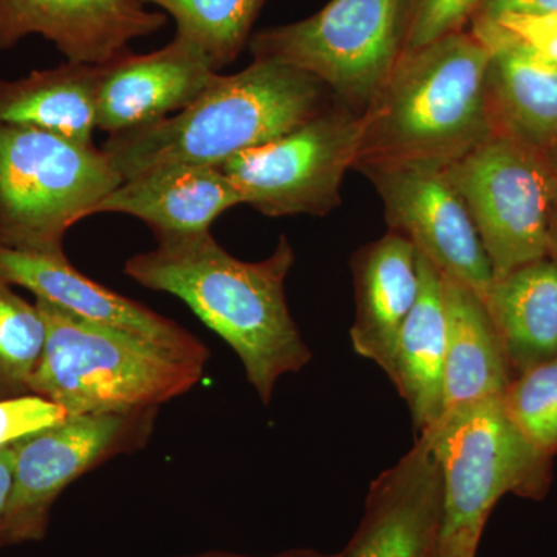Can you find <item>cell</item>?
<instances>
[{
	"mask_svg": "<svg viewBox=\"0 0 557 557\" xmlns=\"http://www.w3.org/2000/svg\"><path fill=\"white\" fill-rule=\"evenodd\" d=\"M490 21L507 28L542 57L557 62V11L545 14H504Z\"/></svg>",
	"mask_w": 557,
	"mask_h": 557,
	"instance_id": "83f0119b",
	"label": "cell"
},
{
	"mask_svg": "<svg viewBox=\"0 0 557 557\" xmlns=\"http://www.w3.org/2000/svg\"><path fill=\"white\" fill-rule=\"evenodd\" d=\"M443 475L428 432L370 485L364 516L347 547L330 557H438Z\"/></svg>",
	"mask_w": 557,
	"mask_h": 557,
	"instance_id": "7c38bea8",
	"label": "cell"
},
{
	"mask_svg": "<svg viewBox=\"0 0 557 557\" xmlns=\"http://www.w3.org/2000/svg\"><path fill=\"white\" fill-rule=\"evenodd\" d=\"M242 205L239 190L220 168L170 164L121 182L95 214H126L157 234L211 231L223 212Z\"/></svg>",
	"mask_w": 557,
	"mask_h": 557,
	"instance_id": "e0dca14e",
	"label": "cell"
},
{
	"mask_svg": "<svg viewBox=\"0 0 557 557\" xmlns=\"http://www.w3.org/2000/svg\"><path fill=\"white\" fill-rule=\"evenodd\" d=\"M172 557H255V556L237 555V553L220 552V549H209V552L197 553V555H183V556H172ZM267 557H330V555H322V553L317 552V549L299 548V549H289V552L281 553V555L267 556Z\"/></svg>",
	"mask_w": 557,
	"mask_h": 557,
	"instance_id": "4dcf8cb0",
	"label": "cell"
},
{
	"mask_svg": "<svg viewBox=\"0 0 557 557\" xmlns=\"http://www.w3.org/2000/svg\"><path fill=\"white\" fill-rule=\"evenodd\" d=\"M445 172L478 230L494 281L548 258L557 172L547 153L494 134Z\"/></svg>",
	"mask_w": 557,
	"mask_h": 557,
	"instance_id": "ba28073f",
	"label": "cell"
},
{
	"mask_svg": "<svg viewBox=\"0 0 557 557\" xmlns=\"http://www.w3.org/2000/svg\"><path fill=\"white\" fill-rule=\"evenodd\" d=\"M483 0H405L401 53L461 32Z\"/></svg>",
	"mask_w": 557,
	"mask_h": 557,
	"instance_id": "484cf974",
	"label": "cell"
},
{
	"mask_svg": "<svg viewBox=\"0 0 557 557\" xmlns=\"http://www.w3.org/2000/svg\"><path fill=\"white\" fill-rule=\"evenodd\" d=\"M218 73L199 49L175 36L152 53L124 51L100 65L97 129L113 135L168 119L196 101Z\"/></svg>",
	"mask_w": 557,
	"mask_h": 557,
	"instance_id": "5bb4252c",
	"label": "cell"
},
{
	"mask_svg": "<svg viewBox=\"0 0 557 557\" xmlns=\"http://www.w3.org/2000/svg\"><path fill=\"white\" fill-rule=\"evenodd\" d=\"M46 339V321L36 304L22 299L0 281V399L32 395Z\"/></svg>",
	"mask_w": 557,
	"mask_h": 557,
	"instance_id": "cb8c5ba5",
	"label": "cell"
},
{
	"mask_svg": "<svg viewBox=\"0 0 557 557\" xmlns=\"http://www.w3.org/2000/svg\"><path fill=\"white\" fill-rule=\"evenodd\" d=\"M357 317L351 344L388 373L395 344L420 292L418 251L395 231L359 249L354 258Z\"/></svg>",
	"mask_w": 557,
	"mask_h": 557,
	"instance_id": "ac0fdd59",
	"label": "cell"
},
{
	"mask_svg": "<svg viewBox=\"0 0 557 557\" xmlns=\"http://www.w3.org/2000/svg\"><path fill=\"white\" fill-rule=\"evenodd\" d=\"M121 182L97 146L0 124V249L62 258L67 231Z\"/></svg>",
	"mask_w": 557,
	"mask_h": 557,
	"instance_id": "8992f818",
	"label": "cell"
},
{
	"mask_svg": "<svg viewBox=\"0 0 557 557\" xmlns=\"http://www.w3.org/2000/svg\"><path fill=\"white\" fill-rule=\"evenodd\" d=\"M502 406L523 438L549 458L557 454V358L512 379Z\"/></svg>",
	"mask_w": 557,
	"mask_h": 557,
	"instance_id": "d4e9b609",
	"label": "cell"
},
{
	"mask_svg": "<svg viewBox=\"0 0 557 557\" xmlns=\"http://www.w3.org/2000/svg\"><path fill=\"white\" fill-rule=\"evenodd\" d=\"M379 189L388 228L412 242L440 273L485 299L493 269L463 200L445 168L398 164L362 170Z\"/></svg>",
	"mask_w": 557,
	"mask_h": 557,
	"instance_id": "8fae6325",
	"label": "cell"
},
{
	"mask_svg": "<svg viewBox=\"0 0 557 557\" xmlns=\"http://www.w3.org/2000/svg\"><path fill=\"white\" fill-rule=\"evenodd\" d=\"M166 21V14L141 0H0V50L39 35L67 62L102 65Z\"/></svg>",
	"mask_w": 557,
	"mask_h": 557,
	"instance_id": "4fadbf2b",
	"label": "cell"
},
{
	"mask_svg": "<svg viewBox=\"0 0 557 557\" xmlns=\"http://www.w3.org/2000/svg\"><path fill=\"white\" fill-rule=\"evenodd\" d=\"M547 157H548L549 163H552V166L555 168V171L557 172V141H556V145L553 146V148L548 150Z\"/></svg>",
	"mask_w": 557,
	"mask_h": 557,
	"instance_id": "d6a6232c",
	"label": "cell"
},
{
	"mask_svg": "<svg viewBox=\"0 0 557 557\" xmlns=\"http://www.w3.org/2000/svg\"><path fill=\"white\" fill-rule=\"evenodd\" d=\"M548 258L557 265V185L553 196L552 212H549Z\"/></svg>",
	"mask_w": 557,
	"mask_h": 557,
	"instance_id": "1f68e13d",
	"label": "cell"
},
{
	"mask_svg": "<svg viewBox=\"0 0 557 557\" xmlns=\"http://www.w3.org/2000/svg\"><path fill=\"white\" fill-rule=\"evenodd\" d=\"M67 417L61 408L35 395L0 399V446L16 442L32 432L60 423Z\"/></svg>",
	"mask_w": 557,
	"mask_h": 557,
	"instance_id": "4316f807",
	"label": "cell"
},
{
	"mask_svg": "<svg viewBox=\"0 0 557 557\" xmlns=\"http://www.w3.org/2000/svg\"><path fill=\"white\" fill-rule=\"evenodd\" d=\"M472 33L491 53L486 101L494 134L547 153L557 141V62L485 17L475 16Z\"/></svg>",
	"mask_w": 557,
	"mask_h": 557,
	"instance_id": "2e32d148",
	"label": "cell"
},
{
	"mask_svg": "<svg viewBox=\"0 0 557 557\" xmlns=\"http://www.w3.org/2000/svg\"><path fill=\"white\" fill-rule=\"evenodd\" d=\"M405 0H330L307 20L256 33L252 58L302 70L364 113L401 57Z\"/></svg>",
	"mask_w": 557,
	"mask_h": 557,
	"instance_id": "52a82bcc",
	"label": "cell"
},
{
	"mask_svg": "<svg viewBox=\"0 0 557 557\" xmlns=\"http://www.w3.org/2000/svg\"><path fill=\"white\" fill-rule=\"evenodd\" d=\"M442 292L446 314L445 413L458 406L502 397L515 375L483 300L445 274Z\"/></svg>",
	"mask_w": 557,
	"mask_h": 557,
	"instance_id": "ffe728a7",
	"label": "cell"
},
{
	"mask_svg": "<svg viewBox=\"0 0 557 557\" xmlns=\"http://www.w3.org/2000/svg\"><path fill=\"white\" fill-rule=\"evenodd\" d=\"M0 281L27 288L36 299L49 300L81 318L143 336L201 364L211 357L208 347L188 330L84 276L67 256L0 249Z\"/></svg>",
	"mask_w": 557,
	"mask_h": 557,
	"instance_id": "9a60e30c",
	"label": "cell"
},
{
	"mask_svg": "<svg viewBox=\"0 0 557 557\" xmlns=\"http://www.w3.org/2000/svg\"><path fill=\"white\" fill-rule=\"evenodd\" d=\"M420 292L398 333L387 376L408 405L418 434L438 423L445 387L446 314L442 274L418 252Z\"/></svg>",
	"mask_w": 557,
	"mask_h": 557,
	"instance_id": "d6986e66",
	"label": "cell"
},
{
	"mask_svg": "<svg viewBox=\"0 0 557 557\" xmlns=\"http://www.w3.org/2000/svg\"><path fill=\"white\" fill-rule=\"evenodd\" d=\"M483 304L515 379L557 358V265L552 259L496 278Z\"/></svg>",
	"mask_w": 557,
	"mask_h": 557,
	"instance_id": "44dd1931",
	"label": "cell"
},
{
	"mask_svg": "<svg viewBox=\"0 0 557 557\" xmlns=\"http://www.w3.org/2000/svg\"><path fill=\"white\" fill-rule=\"evenodd\" d=\"M327 87L302 70L252 61L168 119L109 135L102 145L121 180L170 164L220 168L248 149L284 137L329 108Z\"/></svg>",
	"mask_w": 557,
	"mask_h": 557,
	"instance_id": "7a4b0ae2",
	"label": "cell"
},
{
	"mask_svg": "<svg viewBox=\"0 0 557 557\" xmlns=\"http://www.w3.org/2000/svg\"><path fill=\"white\" fill-rule=\"evenodd\" d=\"M424 432L443 475L438 557H475L487 516L507 494H547L552 458L523 438L500 397L446 410Z\"/></svg>",
	"mask_w": 557,
	"mask_h": 557,
	"instance_id": "5b68a950",
	"label": "cell"
},
{
	"mask_svg": "<svg viewBox=\"0 0 557 557\" xmlns=\"http://www.w3.org/2000/svg\"><path fill=\"white\" fill-rule=\"evenodd\" d=\"M557 11V0H483L475 16L497 20L504 14H545Z\"/></svg>",
	"mask_w": 557,
	"mask_h": 557,
	"instance_id": "f1b7e54d",
	"label": "cell"
},
{
	"mask_svg": "<svg viewBox=\"0 0 557 557\" xmlns=\"http://www.w3.org/2000/svg\"><path fill=\"white\" fill-rule=\"evenodd\" d=\"M47 325L32 395L67 417L160 408L188 394L205 364L152 341L36 299Z\"/></svg>",
	"mask_w": 557,
	"mask_h": 557,
	"instance_id": "277c9868",
	"label": "cell"
},
{
	"mask_svg": "<svg viewBox=\"0 0 557 557\" xmlns=\"http://www.w3.org/2000/svg\"><path fill=\"white\" fill-rule=\"evenodd\" d=\"M98 76L100 65L65 62L24 78L0 81V124L95 146Z\"/></svg>",
	"mask_w": 557,
	"mask_h": 557,
	"instance_id": "7402d4cb",
	"label": "cell"
},
{
	"mask_svg": "<svg viewBox=\"0 0 557 557\" xmlns=\"http://www.w3.org/2000/svg\"><path fill=\"white\" fill-rule=\"evenodd\" d=\"M364 113L336 104L284 137L248 149L220 170L239 190L242 205L269 218L329 214L338 207L344 175L357 164Z\"/></svg>",
	"mask_w": 557,
	"mask_h": 557,
	"instance_id": "9c48e42d",
	"label": "cell"
},
{
	"mask_svg": "<svg viewBox=\"0 0 557 557\" xmlns=\"http://www.w3.org/2000/svg\"><path fill=\"white\" fill-rule=\"evenodd\" d=\"M157 416L159 408L84 413L16 440L7 547L42 541L65 487L121 454L145 448Z\"/></svg>",
	"mask_w": 557,
	"mask_h": 557,
	"instance_id": "30bf717a",
	"label": "cell"
},
{
	"mask_svg": "<svg viewBox=\"0 0 557 557\" xmlns=\"http://www.w3.org/2000/svg\"><path fill=\"white\" fill-rule=\"evenodd\" d=\"M156 240V248L126 260L124 274L183 300L236 351L248 383L270 405L278 379L311 361L285 296L295 265L287 237L281 236L273 255L260 262L234 258L211 231L157 234Z\"/></svg>",
	"mask_w": 557,
	"mask_h": 557,
	"instance_id": "6da1fadb",
	"label": "cell"
},
{
	"mask_svg": "<svg viewBox=\"0 0 557 557\" xmlns=\"http://www.w3.org/2000/svg\"><path fill=\"white\" fill-rule=\"evenodd\" d=\"M491 53L457 32L401 53L364 112L357 170L398 164L446 168L494 135L486 101Z\"/></svg>",
	"mask_w": 557,
	"mask_h": 557,
	"instance_id": "3957f363",
	"label": "cell"
},
{
	"mask_svg": "<svg viewBox=\"0 0 557 557\" xmlns=\"http://www.w3.org/2000/svg\"><path fill=\"white\" fill-rule=\"evenodd\" d=\"M177 25L175 38L199 49L212 67L237 60L249 42L251 28L267 0H141Z\"/></svg>",
	"mask_w": 557,
	"mask_h": 557,
	"instance_id": "603a6c76",
	"label": "cell"
},
{
	"mask_svg": "<svg viewBox=\"0 0 557 557\" xmlns=\"http://www.w3.org/2000/svg\"><path fill=\"white\" fill-rule=\"evenodd\" d=\"M14 456H16L14 442L0 446V549L7 547L5 525L11 493H13Z\"/></svg>",
	"mask_w": 557,
	"mask_h": 557,
	"instance_id": "f546056e",
	"label": "cell"
}]
</instances>
